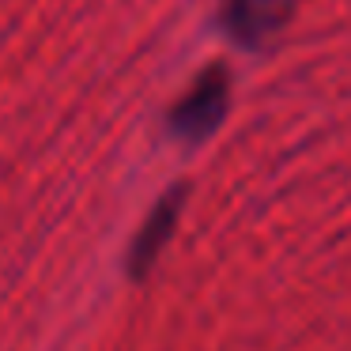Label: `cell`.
Masks as SVG:
<instances>
[{
  "label": "cell",
  "mask_w": 351,
  "mask_h": 351,
  "mask_svg": "<svg viewBox=\"0 0 351 351\" xmlns=\"http://www.w3.org/2000/svg\"><path fill=\"white\" fill-rule=\"evenodd\" d=\"M227 102H230V76H227V69L215 64V69H208L204 76L193 84V91L174 106L170 129L185 140H204L208 132L223 121Z\"/></svg>",
  "instance_id": "cell-1"
},
{
  "label": "cell",
  "mask_w": 351,
  "mask_h": 351,
  "mask_svg": "<svg viewBox=\"0 0 351 351\" xmlns=\"http://www.w3.org/2000/svg\"><path fill=\"white\" fill-rule=\"evenodd\" d=\"M295 0H223V27L242 46L268 42L291 19Z\"/></svg>",
  "instance_id": "cell-2"
},
{
  "label": "cell",
  "mask_w": 351,
  "mask_h": 351,
  "mask_svg": "<svg viewBox=\"0 0 351 351\" xmlns=\"http://www.w3.org/2000/svg\"><path fill=\"white\" fill-rule=\"evenodd\" d=\"M178 212H182V189L167 193V197L155 204V212L147 215V223L140 227L136 242H132V250H129V272L132 276H144L147 268H152V261L162 253V245H167L170 230H174V223H178Z\"/></svg>",
  "instance_id": "cell-3"
}]
</instances>
